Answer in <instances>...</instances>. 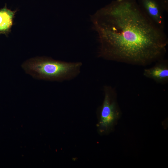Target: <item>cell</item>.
Masks as SVG:
<instances>
[{"label":"cell","mask_w":168,"mask_h":168,"mask_svg":"<svg viewBox=\"0 0 168 168\" xmlns=\"http://www.w3.org/2000/svg\"><path fill=\"white\" fill-rule=\"evenodd\" d=\"M95 25L105 58L145 65L166 51L164 32L145 14L136 0H116L97 12Z\"/></svg>","instance_id":"1"},{"label":"cell","mask_w":168,"mask_h":168,"mask_svg":"<svg viewBox=\"0 0 168 168\" xmlns=\"http://www.w3.org/2000/svg\"><path fill=\"white\" fill-rule=\"evenodd\" d=\"M82 64L80 62H67L44 57L30 58L21 67L25 72L34 78L52 81L72 80L80 74Z\"/></svg>","instance_id":"2"},{"label":"cell","mask_w":168,"mask_h":168,"mask_svg":"<svg viewBox=\"0 0 168 168\" xmlns=\"http://www.w3.org/2000/svg\"><path fill=\"white\" fill-rule=\"evenodd\" d=\"M103 102L97 111V130L99 134H109L114 129L120 116L117 102L109 87L104 89Z\"/></svg>","instance_id":"3"},{"label":"cell","mask_w":168,"mask_h":168,"mask_svg":"<svg viewBox=\"0 0 168 168\" xmlns=\"http://www.w3.org/2000/svg\"><path fill=\"white\" fill-rule=\"evenodd\" d=\"M138 3L146 16L156 25L164 30V12H168L162 0H138Z\"/></svg>","instance_id":"4"},{"label":"cell","mask_w":168,"mask_h":168,"mask_svg":"<svg viewBox=\"0 0 168 168\" xmlns=\"http://www.w3.org/2000/svg\"><path fill=\"white\" fill-rule=\"evenodd\" d=\"M17 11H12L6 6L0 9V34H8L11 31Z\"/></svg>","instance_id":"5"},{"label":"cell","mask_w":168,"mask_h":168,"mask_svg":"<svg viewBox=\"0 0 168 168\" xmlns=\"http://www.w3.org/2000/svg\"><path fill=\"white\" fill-rule=\"evenodd\" d=\"M144 75L157 82L166 81L168 79V68L166 65L161 63L152 68L145 69Z\"/></svg>","instance_id":"6"}]
</instances>
